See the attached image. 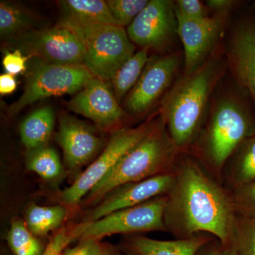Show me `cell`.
<instances>
[{
    "mask_svg": "<svg viewBox=\"0 0 255 255\" xmlns=\"http://www.w3.org/2000/svg\"><path fill=\"white\" fill-rule=\"evenodd\" d=\"M214 238L201 233L186 239L159 241L142 236L130 238V246L137 255H196L201 247Z\"/></svg>",
    "mask_w": 255,
    "mask_h": 255,
    "instance_id": "e0dca14e",
    "label": "cell"
},
{
    "mask_svg": "<svg viewBox=\"0 0 255 255\" xmlns=\"http://www.w3.org/2000/svg\"><path fill=\"white\" fill-rule=\"evenodd\" d=\"M255 134L254 101L227 73L215 89L205 124L188 152L221 181L228 158Z\"/></svg>",
    "mask_w": 255,
    "mask_h": 255,
    "instance_id": "7a4b0ae2",
    "label": "cell"
},
{
    "mask_svg": "<svg viewBox=\"0 0 255 255\" xmlns=\"http://www.w3.org/2000/svg\"><path fill=\"white\" fill-rule=\"evenodd\" d=\"M196 255H223V246L221 242L214 238L201 247Z\"/></svg>",
    "mask_w": 255,
    "mask_h": 255,
    "instance_id": "e575fe53",
    "label": "cell"
},
{
    "mask_svg": "<svg viewBox=\"0 0 255 255\" xmlns=\"http://www.w3.org/2000/svg\"><path fill=\"white\" fill-rule=\"evenodd\" d=\"M238 255H255V219L236 211L231 243ZM228 244V245H229Z\"/></svg>",
    "mask_w": 255,
    "mask_h": 255,
    "instance_id": "484cf974",
    "label": "cell"
},
{
    "mask_svg": "<svg viewBox=\"0 0 255 255\" xmlns=\"http://www.w3.org/2000/svg\"><path fill=\"white\" fill-rule=\"evenodd\" d=\"M29 59L64 65H84L83 45L71 30L58 23L34 28L9 42Z\"/></svg>",
    "mask_w": 255,
    "mask_h": 255,
    "instance_id": "7c38bea8",
    "label": "cell"
},
{
    "mask_svg": "<svg viewBox=\"0 0 255 255\" xmlns=\"http://www.w3.org/2000/svg\"><path fill=\"white\" fill-rule=\"evenodd\" d=\"M175 11L191 19H203L211 16L205 1L201 0H175Z\"/></svg>",
    "mask_w": 255,
    "mask_h": 255,
    "instance_id": "f1b7e54d",
    "label": "cell"
},
{
    "mask_svg": "<svg viewBox=\"0 0 255 255\" xmlns=\"http://www.w3.org/2000/svg\"><path fill=\"white\" fill-rule=\"evenodd\" d=\"M36 23L34 16L21 4L0 1V35L7 43L36 28Z\"/></svg>",
    "mask_w": 255,
    "mask_h": 255,
    "instance_id": "44dd1931",
    "label": "cell"
},
{
    "mask_svg": "<svg viewBox=\"0 0 255 255\" xmlns=\"http://www.w3.org/2000/svg\"><path fill=\"white\" fill-rule=\"evenodd\" d=\"M58 4L64 18L77 22L118 25L104 0H63Z\"/></svg>",
    "mask_w": 255,
    "mask_h": 255,
    "instance_id": "ffe728a7",
    "label": "cell"
},
{
    "mask_svg": "<svg viewBox=\"0 0 255 255\" xmlns=\"http://www.w3.org/2000/svg\"><path fill=\"white\" fill-rule=\"evenodd\" d=\"M150 50L142 48L117 70L111 80L112 92L119 104L135 86L148 62Z\"/></svg>",
    "mask_w": 255,
    "mask_h": 255,
    "instance_id": "7402d4cb",
    "label": "cell"
},
{
    "mask_svg": "<svg viewBox=\"0 0 255 255\" xmlns=\"http://www.w3.org/2000/svg\"><path fill=\"white\" fill-rule=\"evenodd\" d=\"M27 167L46 180L56 179L63 172V166L56 151L47 145L30 151Z\"/></svg>",
    "mask_w": 255,
    "mask_h": 255,
    "instance_id": "cb8c5ba5",
    "label": "cell"
},
{
    "mask_svg": "<svg viewBox=\"0 0 255 255\" xmlns=\"http://www.w3.org/2000/svg\"><path fill=\"white\" fill-rule=\"evenodd\" d=\"M31 60L22 95L8 109L9 117H14L25 107L43 99L78 93L94 77L84 65Z\"/></svg>",
    "mask_w": 255,
    "mask_h": 255,
    "instance_id": "8992f818",
    "label": "cell"
},
{
    "mask_svg": "<svg viewBox=\"0 0 255 255\" xmlns=\"http://www.w3.org/2000/svg\"><path fill=\"white\" fill-rule=\"evenodd\" d=\"M159 112V111H158ZM180 151L169 136L159 113L148 133L120 159L114 169L85 196L97 205L116 188L172 172Z\"/></svg>",
    "mask_w": 255,
    "mask_h": 255,
    "instance_id": "277c9868",
    "label": "cell"
},
{
    "mask_svg": "<svg viewBox=\"0 0 255 255\" xmlns=\"http://www.w3.org/2000/svg\"><path fill=\"white\" fill-rule=\"evenodd\" d=\"M28 57L21 50L16 49L13 52L6 51L2 60V65L6 73L17 75L27 70Z\"/></svg>",
    "mask_w": 255,
    "mask_h": 255,
    "instance_id": "4dcf8cb0",
    "label": "cell"
},
{
    "mask_svg": "<svg viewBox=\"0 0 255 255\" xmlns=\"http://www.w3.org/2000/svg\"><path fill=\"white\" fill-rule=\"evenodd\" d=\"M66 214V209L63 206L32 204L26 211V224L35 236L44 237L61 226Z\"/></svg>",
    "mask_w": 255,
    "mask_h": 255,
    "instance_id": "603a6c76",
    "label": "cell"
},
{
    "mask_svg": "<svg viewBox=\"0 0 255 255\" xmlns=\"http://www.w3.org/2000/svg\"><path fill=\"white\" fill-rule=\"evenodd\" d=\"M228 191L235 211L255 219V181Z\"/></svg>",
    "mask_w": 255,
    "mask_h": 255,
    "instance_id": "83f0119b",
    "label": "cell"
},
{
    "mask_svg": "<svg viewBox=\"0 0 255 255\" xmlns=\"http://www.w3.org/2000/svg\"><path fill=\"white\" fill-rule=\"evenodd\" d=\"M223 255H238V254L232 245L229 244L226 246H223Z\"/></svg>",
    "mask_w": 255,
    "mask_h": 255,
    "instance_id": "8d00e7d4",
    "label": "cell"
},
{
    "mask_svg": "<svg viewBox=\"0 0 255 255\" xmlns=\"http://www.w3.org/2000/svg\"><path fill=\"white\" fill-rule=\"evenodd\" d=\"M99 241L97 240H84L78 246L67 250L61 255H97L102 247Z\"/></svg>",
    "mask_w": 255,
    "mask_h": 255,
    "instance_id": "d6a6232c",
    "label": "cell"
},
{
    "mask_svg": "<svg viewBox=\"0 0 255 255\" xmlns=\"http://www.w3.org/2000/svg\"><path fill=\"white\" fill-rule=\"evenodd\" d=\"M177 25L174 1L150 0L127 31L134 45L163 55L181 50L176 48Z\"/></svg>",
    "mask_w": 255,
    "mask_h": 255,
    "instance_id": "30bf717a",
    "label": "cell"
},
{
    "mask_svg": "<svg viewBox=\"0 0 255 255\" xmlns=\"http://www.w3.org/2000/svg\"><path fill=\"white\" fill-rule=\"evenodd\" d=\"M176 15L184 53L182 73L188 75L201 68L222 43L233 15L213 14L203 19Z\"/></svg>",
    "mask_w": 255,
    "mask_h": 255,
    "instance_id": "4fadbf2b",
    "label": "cell"
},
{
    "mask_svg": "<svg viewBox=\"0 0 255 255\" xmlns=\"http://www.w3.org/2000/svg\"><path fill=\"white\" fill-rule=\"evenodd\" d=\"M172 171L164 211L167 232L176 239L206 233L228 246L236 215L229 191L190 152H179Z\"/></svg>",
    "mask_w": 255,
    "mask_h": 255,
    "instance_id": "6da1fadb",
    "label": "cell"
},
{
    "mask_svg": "<svg viewBox=\"0 0 255 255\" xmlns=\"http://www.w3.org/2000/svg\"><path fill=\"white\" fill-rule=\"evenodd\" d=\"M255 181V134L246 139L228 158L221 182L230 190Z\"/></svg>",
    "mask_w": 255,
    "mask_h": 255,
    "instance_id": "ac0fdd59",
    "label": "cell"
},
{
    "mask_svg": "<svg viewBox=\"0 0 255 255\" xmlns=\"http://www.w3.org/2000/svg\"><path fill=\"white\" fill-rule=\"evenodd\" d=\"M111 14L120 26H129L145 7L148 0H107Z\"/></svg>",
    "mask_w": 255,
    "mask_h": 255,
    "instance_id": "4316f807",
    "label": "cell"
},
{
    "mask_svg": "<svg viewBox=\"0 0 255 255\" xmlns=\"http://www.w3.org/2000/svg\"><path fill=\"white\" fill-rule=\"evenodd\" d=\"M55 125V114L49 107L33 112L20 126L21 142L28 150L46 146Z\"/></svg>",
    "mask_w": 255,
    "mask_h": 255,
    "instance_id": "d6986e66",
    "label": "cell"
},
{
    "mask_svg": "<svg viewBox=\"0 0 255 255\" xmlns=\"http://www.w3.org/2000/svg\"><path fill=\"white\" fill-rule=\"evenodd\" d=\"M228 73L223 43L201 68L183 74L164 96L158 107L172 142L188 152L205 124L215 89Z\"/></svg>",
    "mask_w": 255,
    "mask_h": 255,
    "instance_id": "3957f363",
    "label": "cell"
},
{
    "mask_svg": "<svg viewBox=\"0 0 255 255\" xmlns=\"http://www.w3.org/2000/svg\"><path fill=\"white\" fill-rule=\"evenodd\" d=\"M184 53L150 56L135 86L126 96L124 110L129 117H143L160 105L164 96L182 73Z\"/></svg>",
    "mask_w": 255,
    "mask_h": 255,
    "instance_id": "9c48e42d",
    "label": "cell"
},
{
    "mask_svg": "<svg viewBox=\"0 0 255 255\" xmlns=\"http://www.w3.org/2000/svg\"><path fill=\"white\" fill-rule=\"evenodd\" d=\"M223 43L228 74L255 104V1L233 15Z\"/></svg>",
    "mask_w": 255,
    "mask_h": 255,
    "instance_id": "52a82bcc",
    "label": "cell"
},
{
    "mask_svg": "<svg viewBox=\"0 0 255 255\" xmlns=\"http://www.w3.org/2000/svg\"><path fill=\"white\" fill-rule=\"evenodd\" d=\"M17 82L14 75L4 73L0 75V94L1 95H10L16 90Z\"/></svg>",
    "mask_w": 255,
    "mask_h": 255,
    "instance_id": "836d02e7",
    "label": "cell"
},
{
    "mask_svg": "<svg viewBox=\"0 0 255 255\" xmlns=\"http://www.w3.org/2000/svg\"><path fill=\"white\" fill-rule=\"evenodd\" d=\"M97 255H118L114 251L113 249H111L110 248H107L105 246L102 245L100 251L97 253Z\"/></svg>",
    "mask_w": 255,
    "mask_h": 255,
    "instance_id": "d590c367",
    "label": "cell"
},
{
    "mask_svg": "<svg viewBox=\"0 0 255 255\" xmlns=\"http://www.w3.org/2000/svg\"><path fill=\"white\" fill-rule=\"evenodd\" d=\"M167 196H157L133 207L116 211L92 222L82 223L80 241L97 240L114 234L167 232L164 211Z\"/></svg>",
    "mask_w": 255,
    "mask_h": 255,
    "instance_id": "8fae6325",
    "label": "cell"
},
{
    "mask_svg": "<svg viewBox=\"0 0 255 255\" xmlns=\"http://www.w3.org/2000/svg\"><path fill=\"white\" fill-rule=\"evenodd\" d=\"M7 242L13 255H42L45 250L21 220H15L11 223Z\"/></svg>",
    "mask_w": 255,
    "mask_h": 255,
    "instance_id": "d4e9b609",
    "label": "cell"
},
{
    "mask_svg": "<svg viewBox=\"0 0 255 255\" xmlns=\"http://www.w3.org/2000/svg\"><path fill=\"white\" fill-rule=\"evenodd\" d=\"M59 23L73 31L83 45L84 66L105 82L135 54V46L123 26L105 23H79L69 18Z\"/></svg>",
    "mask_w": 255,
    "mask_h": 255,
    "instance_id": "5b68a950",
    "label": "cell"
},
{
    "mask_svg": "<svg viewBox=\"0 0 255 255\" xmlns=\"http://www.w3.org/2000/svg\"><path fill=\"white\" fill-rule=\"evenodd\" d=\"M57 140L70 169H79L103 149L104 142L82 121L64 114L60 117Z\"/></svg>",
    "mask_w": 255,
    "mask_h": 255,
    "instance_id": "2e32d148",
    "label": "cell"
},
{
    "mask_svg": "<svg viewBox=\"0 0 255 255\" xmlns=\"http://www.w3.org/2000/svg\"><path fill=\"white\" fill-rule=\"evenodd\" d=\"M158 113L157 110L136 127L123 128L112 132L110 140L100 156L76 178L70 187L63 191L61 199L64 204L70 206L79 204L110 173L124 155L148 133Z\"/></svg>",
    "mask_w": 255,
    "mask_h": 255,
    "instance_id": "ba28073f",
    "label": "cell"
},
{
    "mask_svg": "<svg viewBox=\"0 0 255 255\" xmlns=\"http://www.w3.org/2000/svg\"><path fill=\"white\" fill-rule=\"evenodd\" d=\"M82 235L81 225L75 226L71 231H63L57 233L48 243L42 255H61L64 249Z\"/></svg>",
    "mask_w": 255,
    "mask_h": 255,
    "instance_id": "f546056e",
    "label": "cell"
},
{
    "mask_svg": "<svg viewBox=\"0 0 255 255\" xmlns=\"http://www.w3.org/2000/svg\"><path fill=\"white\" fill-rule=\"evenodd\" d=\"M69 110L90 119L102 130L113 131L127 121L128 115L106 82L93 77L68 102Z\"/></svg>",
    "mask_w": 255,
    "mask_h": 255,
    "instance_id": "5bb4252c",
    "label": "cell"
},
{
    "mask_svg": "<svg viewBox=\"0 0 255 255\" xmlns=\"http://www.w3.org/2000/svg\"><path fill=\"white\" fill-rule=\"evenodd\" d=\"M173 182L172 171L116 188L95 205L82 223L97 221L116 211L133 207L157 196L166 195Z\"/></svg>",
    "mask_w": 255,
    "mask_h": 255,
    "instance_id": "9a60e30c",
    "label": "cell"
},
{
    "mask_svg": "<svg viewBox=\"0 0 255 255\" xmlns=\"http://www.w3.org/2000/svg\"><path fill=\"white\" fill-rule=\"evenodd\" d=\"M248 1L243 0H206L205 3L211 14L233 15Z\"/></svg>",
    "mask_w": 255,
    "mask_h": 255,
    "instance_id": "1f68e13d",
    "label": "cell"
}]
</instances>
